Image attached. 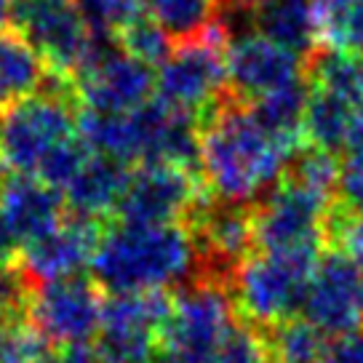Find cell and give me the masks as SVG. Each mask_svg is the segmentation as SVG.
Wrapping results in <instances>:
<instances>
[{
    "mask_svg": "<svg viewBox=\"0 0 363 363\" xmlns=\"http://www.w3.org/2000/svg\"><path fill=\"white\" fill-rule=\"evenodd\" d=\"M13 19V0H0V30Z\"/></svg>",
    "mask_w": 363,
    "mask_h": 363,
    "instance_id": "cell-34",
    "label": "cell"
},
{
    "mask_svg": "<svg viewBox=\"0 0 363 363\" xmlns=\"http://www.w3.org/2000/svg\"><path fill=\"white\" fill-rule=\"evenodd\" d=\"M89 267L107 294L169 291L203 275L201 249L187 225L104 227Z\"/></svg>",
    "mask_w": 363,
    "mask_h": 363,
    "instance_id": "cell-2",
    "label": "cell"
},
{
    "mask_svg": "<svg viewBox=\"0 0 363 363\" xmlns=\"http://www.w3.org/2000/svg\"><path fill=\"white\" fill-rule=\"evenodd\" d=\"M0 182H3V179H0Z\"/></svg>",
    "mask_w": 363,
    "mask_h": 363,
    "instance_id": "cell-36",
    "label": "cell"
},
{
    "mask_svg": "<svg viewBox=\"0 0 363 363\" xmlns=\"http://www.w3.org/2000/svg\"><path fill=\"white\" fill-rule=\"evenodd\" d=\"M249 11L254 33L270 38L296 57H310L320 43L315 0H254Z\"/></svg>",
    "mask_w": 363,
    "mask_h": 363,
    "instance_id": "cell-18",
    "label": "cell"
},
{
    "mask_svg": "<svg viewBox=\"0 0 363 363\" xmlns=\"http://www.w3.org/2000/svg\"><path fill=\"white\" fill-rule=\"evenodd\" d=\"M16 259H19V240L0 211V267H16Z\"/></svg>",
    "mask_w": 363,
    "mask_h": 363,
    "instance_id": "cell-32",
    "label": "cell"
},
{
    "mask_svg": "<svg viewBox=\"0 0 363 363\" xmlns=\"http://www.w3.org/2000/svg\"><path fill=\"white\" fill-rule=\"evenodd\" d=\"M315 363H363V331L326 340Z\"/></svg>",
    "mask_w": 363,
    "mask_h": 363,
    "instance_id": "cell-31",
    "label": "cell"
},
{
    "mask_svg": "<svg viewBox=\"0 0 363 363\" xmlns=\"http://www.w3.org/2000/svg\"><path fill=\"white\" fill-rule=\"evenodd\" d=\"M206 203L203 179L193 169L147 163L128 169L115 216L125 225H187Z\"/></svg>",
    "mask_w": 363,
    "mask_h": 363,
    "instance_id": "cell-9",
    "label": "cell"
},
{
    "mask_svg": "<svg viewBox=\"0 0 363 363\" xmlns=\"http://www.w3.org/2000/svg\"><path fill=\"white\" fill-rule=\"evenodd\" d=\"M45 59L16 27L0 30V113L35 96L45 83Z\"/></svg>",
    "mask_w": 363,
    "mask_h": 363,
    "instance_id": "cell-20",
    "label": "cell"
},
{
    "mask_svg": "<svg viewBox=\"0 0 363 363\" xmlns=\"http://www.w3.org/2000/svg\"><path fill=\"white\" fill-rule=\"evenodd\" d=\"M115 38H118V48L121 51H125L128 57L139 59L147 67H152V65L160 67L166 62V57L171 54V48H174V40L150 19L147 13H142V16L131 19L128 24H123L115 33Z\"/></svg>",
    "mask_w": 363,
    "mask_h": 363,
    "instance_id": "cell-26",
    "label": "cell"
},
{
    "mask_svg": "<svg viewBox=\"0 0 363 363\" xmlns=\"http://www.w3.org/2000/svg\"><path fill=\"white\" fill-rule=\"evenodd\" d=\"M222 0H147L145 13L171 40H187L219 22Z\"/></svg>",
    "mask_w": 363,
    "mask_h": 363,
    "instance_id": "cell-23",
    "label": "cell"
},
{
    "mask_svg": "<svg viewBox=\"0 0 363 363\" xmlns=\"http://www.w3.org/2000/svg\"><path fill=\"white\" fill-rule=\"evenodd\" d=\"M102 305L104 299L96 284L75 275L33 286L27 320L51 347H86L91 340H96Z\"/></svg>",
    "mask_w": 363,
    "mask_h": 363,
    "instance_id": "cell-11",
    "label": "cell"
},
{
    "mask_svg": "<svg viewBox=\"0 0 363 363\" xmlns=\"http://www.w3.org/2000/svg\"><path fill=\"white\" fill-rule=\"evenodd\" d=\"M318 257L299 254H251L230 275V294L251 326L275 329L302 315L310 275Z\"/></svg>",
    "mask_w": 363,
    "mask_h": 363,
    "instance_id": "cell-6",
    "label": "cell"
},
{
    "mask_svg": "<svg viewBox=\"0 0 363 363\" xmlns=\"http://www.w3.org/2000/svg\"><path fill=\"white\" fill-rule=\"evenodd\" d=\"M51 361V345L40 337V331L24 318L16 323L3 345L0 363H48Z\"/></svg>",
    "mask_w": 363,
    "mask_h": 363,
    "instance_id": "cell-30",
    "label": "cell"
},
{
    "mask_svg": "<svg viewBox=\"0 0 363 363\" xmlns=\"http://www.w3.org/2000/svg\"><path fill=\"white\" fill-rule=\"evenodd\" d=\"M299 152L302 145L267 128L251 104L230 102L203 121L198 169L214 201L249 206L284 179Z\"/></svg>",
    "mask_w": 363,
    "mask_h": 363,
    "instance_id": "cell-1",
    "label": "cell"
},
{
    "mask_svg": "<svg viewBox=\"0 0 363 363\" xmlns=\"http://www.w3.org/2000/svg\"><path fill=\"white\" fill-rule=\"evenodd\" d=\"M302 318L329 340L361 331L363 275L361 267L342 249L318 257L307 286Z\"/></svg>",
    "mask_w": 363,
    "mask_h": 363,
    "instance_id": "cell-12",
    "label": "cell"
},
{
    "mask_svg": "<svg viewBox=\"0 0 363 363\" xmlns=\"http://www.w3.org/2000/svg\"><path fill=\"white\" fill-rule=\"evenodd\" d=\"M72 3L94 30L107 35H115L123 24L142 16L136 0H72Z\"/></svg>",
    "mask_w": 363,
    "mask_h": 363,
    "instance_id": "cell-29",
    "label": "cell"
},
{
    "mask_svg": "<svg viewBox=\"0 0 363 363\" xmlns=\"http://www.w3.org/2000/svg\"><path fill=\"white\" fill-rule=\"evenodd\" d=\"M65 195L35 177L11 174L0 182V211L19 246H30L65 222Z\"/></svg>",
    "mask_w": 363,
    "mask_h": 363,
    "instance_id": "cell-17",
    "label": "cell"
},
{
    "mask_svg": "<svg viewBox=\"0 0 363 363\" xmlns=\"http://www.w3.org/2000/svg\"><path fill=\"white\" fill-rule=\"evenodd\" d=\"M75 80L51 72V86L0 113V169L35 177L51 152L78 136Z\"/></svg>",
    "mask_w": 363,
    "mask_h": 363,
    "instance_id": "cell-3",
    "label": "cell"
},
{
    "mask_svg": "<svg viewBox=\"0 0 363 363\" xmlns=\"http://www.w3.org/2000/svg\"><path fill=\"white\" fill-rule=\"evenodd\" d=\"M211 363H272L267 334L251 323H235L214 352Z\"/></svg>",
    "mask_w": 363,
    "mask_h": 363,
    "instance_id": "cell-28",
    "label": "cell"
},
{
    "mask_svg": "<svg viewBox=\"0 0 363 363\" xmlns=\"http://www.w3.org/2000/svg\"><path fill=\"white\" fill-rule=\"evenodd\" d=\"M48 363H99V358H96V350H91L86 345V347H67Z\"/></svg>",
    "mask_w": 363,
    "mask_h": 363,
    "instance_id": "cell-33",
    "label": "cell"
},
{
    "mask_svg": "<svg viewBox=\"0 0 363 363\" xmlns=\"http://www.w3.org/2000/svg\"><path fill=\"white\" fill-rule=\"evenodd\" d=\"M13 22L48 69L65 78H75L113 45L110 35L94 30L72 0H13Z\"/></svg>",
    "mask_w": 363,
    "mask_h": 363,
    "instance_id": "cell-8",
    "label": "cell"
},
{
    "mask_svg": "<svg viewBox=\"0 0 363 363\" xmlns=\"http://www.w3.org/2000/svg\"><path fill=\"white\" fill-rule=\"evenodd\" d=\"M102 235V225L83 216H65V222L54 227L48 235L24 246L22 270L24 275L38 284L75 278L83 267L91 264L94 249Z\"/></svg>",
    "mask_w": 363,
    "mask_h": 363,
    "instance_id": "cell-16",
    "label": "cell"
},
{
    "mask_svg": "<svg viewBox=\"0 0 363 363\" xmlns=\"http://www.w3.org/2000/svg\"><path fill=\"white\" fill-rule=\"evenodd\" d=\"M169 310V291L107 296L94 347L99 363H150Z\"/></svg>",
    "mask_w": 363,
    "mask_h": 363,
    "instance_id": "cell-10",
    "label": "cell"
},
{
    "mask_svg": "<svg viewBox=\"0 0 363 363\" xmlns=\"http://www.w3.org/2000/svg\"><path fill=\"white\" fill-rule=\"evenodd\" d=\"M358 115H361V110L350 107L347 102H342V99L331 96L326 91L307 86V107L302 131H305V139L310 142V147L323 150L329 155L334 150H342Z\"/></svg>",
    "mask_w": 363,
    "mask_h": 363,
    "instance_id": "cell-21",
    "label": "cell"
},
{
    "mask_svg": "<svg viewBox=\"0 0 363 363\" xmlns=\"http://www.w3.org/2000/svg\"><path fill=\"white\" fill-rule=\"evenodd\" d=\"M230 3H235V6H246V9H249L254 0H230Z\"/></svg>",
    "mask_w": 363,
    "mask_h": 363,
    "instance_id": "cell-35",
    "label": "cell"
},
{
    "mask_svg": "<svg viewBox=\"0 0 363 363\" xmlns=\"http://www.w3.org/2000/svg\"><path fill=\"white\" fill-rule=\"evenodd\" d=\"M225 65L227 86L246 104L259 102L302 80V57L254 30H243L227 38Z\"/></svg>",
    "mask_w": 363,
    "mask_h": 363,
    "instance_id": "cell-13",
    "label": "cell"
},
{
    "mask_svg": "<svg viewBox=\"0 0 363 363\" xmlns=\"http://www.w3.org/2000/svg\"><path fill=\"white\" fill-rule=\"evenodd\" d=\"M80 110L91 113H131L152 102L155 72L118 45H107L89 67L75 75Z\"/></svg>",
    "mask_w": 363,
    "mask_h": 363,
    "instance_id": "cell-14",
    "label": "cell"
},
{
    "mask_svg": "<svg viewBox=\"0 0 363 363\" xmlns=\"http://www.w3.org/2000/svg\"><path fill=\"white\" fill-rule=\"evenodd\" d=\"M315 19L329 51L363 54V0H315Z\"/></svg>",
    "mask_w": 363,
    "mask_h": 363,
    "instance_id": "cell-24",
    "label": "cell"
},
{
    "mask_svg": "<svg viewBox=\"0 0 363 363\" xmlns=\"http://www.w3.org/2000/svg\"><path fill=\"white\" fill-rule=\"evenodd\" d=\"M235 323V302L227 281L201 275L171 296L155 355L160 363H211Z\"/></svg>",
    "mask_w": 363,
    "mask_h": 363,
    "instance_id": "cell-4",
    "label": "cell"
},
{
    "mask_svg": "<svg viewBox=\"0 0 363 363\" xmlns=\"http://www.w3.org/2000/svg\"><path fill=\"white\" fill-rule=\"evenodd\" d=\"M307 86L326 91L355 110H363V54L326 51L320 57H313Z\"/></svg>",
    "mask_w": 363,
    "mask_h": 363,
    "instance_id": "cell-22",
    "label": "cell"
},
{
    "mask_svg": "<svg viewBox=\"0 0 363 363\" xmlns=\"http://www.w3.org/2000/svg\"><path fill=\"white\" fill-rule=\"evenodd\" d=\"M331 193L315 190L286 174L254 211L257 249L320 257V246L331 233Z\"/></svg>",
    "mask_w": 363,
    "mask_h": 363,
    "instance_id": "cell-7",
    "label": "cell"
},
{
    "mask_svg": "<svg viewBox=\"0 0 363 363\" xmlns=\"http://www.w3.org/2000/svg\"><path fill=\"white\" fill-rule=\"evenodd\" d=\"M125 177H128V166L91 152L86 166L65 187V203L72 211V216L99 222L102 216L115 214V206L123 193Z\"/></svg>",
    "mask_w": 363,
    "mask_h": 363,
    "instance_id": "cell-19",
    "label": "cell"
},
{
    "mask_svg": "<svg viewBox=\"0 0 363 363\" xmlns=\"http://www.w3.org/2000/svg\"><path fill=\"white\" fill-rule=\"evenodd\" d=\"M326 340L305 318H291L267 334L272 363H315Z\"/></svg>",
    "mask_w": 363,
    "mask_h": 363,
    "instance_id": "cell-25",
    "label": "cell"
},
{
    "mask_svg": "<svg viewBox=\"0 0 363 363\" xmlns=\"http://www.w3.org/2000/svg\"><path fill=\"white\" fill-rule=\"evenodd\" d=\"M227 38L230 30L214 22L201 35L174 43L155 75V99L203 123L225 96Z\"/></svg>",
    "mask_w": 363,
    "mask_h": 363,
    "instance_id": "cell-5",
    "label": "cell"
},
{
    "mask_svg": "<svg viewBox=\"0 0 363 363\" xmlns=\"http://www.w3.org/2000/svg\"><path fill=\"white\" fill-rule=\"evenodd\" d=\"M193 233L201 249L203 275L230 281L240 262L251 257L254 240V211L249 206L208 201L193 219Z\"/></svg>",
    "mask_w": 363,
    "mask_h": 363,
    "instance_id": "cell-15",
    "label": "cell"
},
{
    "mask_svg": "<svg viewBox=\"0 0 363 363\" xmlns=\"http://www.w3.org/2000/svg\"><path fill=\"white\" fill-rule=\"evenodd\" d=\"M337 193L347 214L363 216V110L352 123V131L342 147Z\"/></svg>",
    "mask_w": 363,
    "mask_h": 363,
    "instance_id": "cell-27",
    "label": "cell"
}]
</instances>
